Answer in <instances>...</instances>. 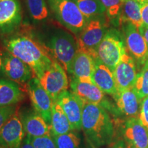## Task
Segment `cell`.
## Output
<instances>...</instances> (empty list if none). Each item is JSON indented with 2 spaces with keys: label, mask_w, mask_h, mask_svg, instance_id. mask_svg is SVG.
<instances>
[{
  "label": "cell",
  "mask_w": 148,
  "mask_h": 148,
  "mask_svg": "<svg viewBox=\"0 0 148 148\" xmlns=\"http://www.w3.org/2000/svg\"><path fill=\"white\" fill-rule=\"evenodd\" d=\"M24 131L30 137H42L51 136L50 125L34 110H27L19 113Z\"/></svg>",
  "instance_id": "obj_17"
},
{
  "label": "cell",
  "mask_w": 148,
  "mask_h": 148,
  "mask_svg": "<svg viewBox=\"0 0 148 148\" xmlns=\"http://www.w3.org/2000/svg\"><path fill=\"white\" fill-rule=\"evenodd\" d=\"M106 9L109 21L120 24V15L123 0H100Z\"/></svg>",
  "instance_id": "obj_28"
},
{
  "label": "cell",
  "mask_w": 148,
  "mask_h": 148,
  "mask_svg": "<svg viewBox=\"0 0 148 148\" xmlns=\"http://www.w3.org/2000/svg\"><path fill=\"white\" fill-rule=\"evenodd\" d=\"M109 19L106 14L88 18L86 25L77 36L78 49L97 58L96 51L108 29Z\"/></svg>",
  "instance_id": "obj_6"
},
{
  "label": "cell",
  "mask_w": 148,
  "mask_h": 148,
  "mask_svg": "<svg viewBox=\"0 0 148 148\" xmlns=\"http://www.w3.org/2000/svg\"><path fill=\"white\" fill-rule=\"evenodd\" d=\"M141 17L143 24L148 25V3L141 8Z\"/></svg>",
  "instance_id": "obj_33"
},
{
  "label": "cell",
  "mask_w": 148,
  "mask_h": 148,
  "mask_svg": "<svg viewBox=\"0 0 148 148\" xmlns=\"http://www.w3.org/2000/svg\"><path fill=\"white\" fill-rule=\"evenodd\" d=\"M16 110L15 105L0 107V130Z\"/></svg>",
  "instance_id": "obj_30"
},
{
  "label": "cell",
  "mask_w": 148,
  "mask_h": 148,
  "mask_svg": "<svg viewBox=\"0 0 148 148\" xmlns=\"http://www.w3.org/2000/svg\"><path fill=\"white\" fill-rule=\"evenodd\" d=\"M134 89L140 100L148 96V58L143 65L141 71L137 74Z\"/></svg>",
  "instance_id": "obj_27"
},
{
  "label": "cell",
  "mask_w": 148,
  "mask_h": 148,
  "mask_svg": "<svg viewBox=\"0 0 148 148\" xmlns=\"http://www.w3.org/2000/svg\"><path fill=\"white\" fill-rule=\"evenodd\" d=\"M48 5L56 19L62 26L77 36L87 18L83 15L73 0H47Z\"/></svg>",
  "instance_id": "obj_4"
},
{
  "label": "cell",
  "mask_w": 148,
  "mask_h": 148,
  "mask_svg": "<svg viewBox=\"0 0 148 148\" xmlns=\"http://www.w3.org/2000/svg\"><path fill=\"white\" fill-rule=\"evenodd\" d=\"M7 51L29 66L38 77L53 62L46 49L32 38L25 35H15L3 40Z\"/></svg>",
  "instance_id": "obj_2"
},
{
  "label": "cell",
  "mask_w": 148,
  "mask_h": 148,
  "mask_svg": "<svg viewBox=\"0 0 148 148\" xmlns=\"http://www.w3.org/2000/svg\"><path fill=\"white\" fill-rule=\"evenodd\" d=\"M138 118L148 130V96L141 100Z\"/></svg>",
  "instance_id": "obj_31"
},
{
  "label": "cell",
  "mask_w": 148,
  "mask_h": 148,
  "mask_svg": "<svg viewBox=\"0 0 148 148\" xmlns=\"http://www.w3.org/2000/svg\"><path fill=\"white\" fill-rule=\"evenodd\" d=\"M125 53L126 47L123 33L116 28H109L98 46L96 58L114 72Z\"/></svg>",
  "instance_id": "obj_5"
},
{
  "label": "cell",
  "mask_w": 148,
  "mask_h": 148,
  "mask_svg": "<svg viewBox=\"0 0 148 148\" xmlns=\"http://www.w3.org/2000/svg\"><path fill=\"white\" fill-rule=\"evenodd\" d=\"M27 91L34 110L50 125L53 101L40 85L37 77H32L26 84Z\"/></svg>",
  "instance_id": "obj_10"
},
{
  "label": "cell",
  "mask_w": 148,
  "mask_h": 148,
  "mask_svg": "<svg viewBox=\"0 0 148 148\" xmlns=\"http://www.w3.org/2000/svg\"><path fill=\"white\" fill-rule=\"evenodd\" d=\"M122 33L124 37L126 51L139 65H143L148 58V47L138 27L130 21H121Z\"/></svg>",
  "instance_id": "obj_9"
},
{
  "label": "cell",
  "mask_w": 148,
  "mask_h": 148,
  "mask_svg": "<svg viewBox=\"0 0 148 148\" xmlns=\"http://www.w3.org/2000/svg\"><path fill=\"white\" fill-rule=\"evenodd\" d=\"M23 99L19 85L10 79H0V107L15 105Z\"/></svg>",
  "instance_id": "obj_21"
},
{
  "label": "cell",
  "mask_w": 148,
  "mask_h": 148,
  "mask_svg": "<svg viewBox=\"0 0 148 148\" xmlns=\"http://www.w3.org/2000/svg\"><path fill=\"white\" fill-rule=\"evenodd\" d=\"M31 140L34 148H57L51 136L31 137Z\"/></svg>",
  "instance_id": "obj_29"
},
{
  "label": "cell",
  "mask_w": 148,
  "mask_h": 148,
  "mask_svg": "<svg viewBox=\"0 0 148 148\" xmlns=\"http://www.w3.org/2000/svg\"><path fill=\"white\" fill-rule=\"evenodd\" d=\"M115 105L121 116L126 119L138 117L140 111L141 100L133 88L118 90L117 93L112 97Z\"/></svg>",
  "instance_id": "obj_18"
},
{
  "label": "cell",
  "mask_w": 148,
  "mask_h": 148,
  "mask_svg": "<svg viewBox=\"0 0 148 148\" xmlns=\"http://www.w3.org/2000/svg\"><path fill=\"white\" fill-rule=\"evenodd\" d=\"M94 60L95 66L92 74V82L105 94L113 97L118 91L113 72L97 58Z\"/></svg>",
  "instance_id": "obj_19"
},
{
  "label": "cell",
  "mask_w": 148,
  "mask_h": 148,
  "mask_svg": "<svg viewBox=\"0 0 148 148\" xmlns=\"http://www.w3.org/2000/svg\"><path fill=\"white\" fill-rule=\"evenodd\" d=\"M57 148H81V138L78 132L71 131L61 135H52Z\"/></svg>",
  "instance_id": "obj_26"
},
{
  "label": "cell",
  "mask_w": 148,
  "mask_h": 148,
  "mask_svg": "<svg viewBox=\"0 0 148 148\" xmlns=\"http://www.w3.org/2000/svg\"><path fill=\"white\" fill-rule=\"evenodd\" d=\"M117 90L130 89L134 87L137 73L134 59L126 53L123 55L113 72Z\"/></svg>",
  "instance_id": "obj_15"
},
{
  "label": "cell",
  "mask_w": 148,
  "mask_h": 148,
  "mask_svg": "<svg viewBox=\"0 0 148 148\" xmlns=\"http://www.w3.org/2000/svg\"><path fill=\"white\" fill-rule=\"evenodd\" d=\"M25 134L17 109L0 130V143L7 148H20Z\"/></svg>",
  "instance_id": "obj_16"
},
{
  "label": "cell",
  "mask_w": 148,
  "mask_h": 148,
  "mask_svg": "<svg viewBox=\"0 0 148 148\" xmlns=\"http://www.w3.org/2000/svg\"><path fill=\"white\" fill-rule=\"evenodd\" d=\"M95 60L89 53L78 49L71 66L72 77L83 82H92Z\"/></svg>",
  "instance_id": "obj_20"
},
{
  "label": "cell",
  "mask_w": 148,
  "mask_h": 148,
  "mask_svg": "<svg viewBox=\"0 0 148 148\" xmlns=\"http://www.w3.org/2000/svg\"><path fill=\"white\" fill-rule=\"evenodd\" d=\"M82 130L85 137L97 148L108 147L116 140L113 120L108 111L99 105L84 101Z\"/></svg>",
  "instance_id": "obj_1"
},
{
  "label": "cell",
  "mask_w": 148,
  "mask_h": 148,
  "mask_svg": "<svg viewBox=\"0 0 148 148\" xmlns=\"http://www.w3.org/2000/svg\"><path fill=\"white\" fill-rule=\"evenodd\" d=\"M21 20L18 0H0V34L13 32L19 26Z\"/></svg>",
  "instance_id": "obj_14"
},
{
  "label": "cell",
  "mask_w": 148,
  "mask_h": 148,
  "mask_svg": "<svg viewBox=\"0 0 148 148\" xmlns=\"http://www.w3.org/2000/svg\"><path fill=\"white\" fill-rule=\"evenodd\" d=\"M40 44L49 54L62 65L66 72L71 73V66L78 46L73 35L62 28L53 27L40 35Z\"/></svg>",
  "instance_id": "obj_3"
},
{
  "label": "cell",
  "mask_w": 148,
  "mask_h": 148,
  "mask_svg": "<svg viewBox=\"0 0 148 148\" xmlns=\"http://www.w3.org/2000/svg\"><path fill=\"white\" fill-rule=\"evenodd\" d=\"M138 28L140 34H141L142 36H143L144 39H145L146 44H147L148 47V25L142 24V25H140V27H138Z\"/></svg>",
  "instance_id": "obj_34"
},
{
  "label": "cell",
  "mask_w": 148,
  "mask_h": 148,
  "mask_svg": "<svg viewBox=\"0 0 148 148\" xmlns=\"http://www.w3.org/2000/svg\"><path fill=\"white\" fill-rule=\"evenodd\" d=\"M57 101L67 116L73 131L82 129L84 101L71 90H66L59 96Z\"/></svg>",
  "instance_id": "obj_12"
},
{
  "label": "cell",
  "mask_w": 148,
  "mask_h": 148,
  "mask_svg": "<svg viewBox=\"0 0 148 148\" xmlns=\"http://www.w3.org/2000/svg\"><path fill=\"white\" fill-rule=\"evenodd\" d=\"M3 74L18 84H25L32 78V70L26 63L8 51L2 54Z\"/></svg>",
  "instance_id": "obj_11"
},
{
  "label": "cell",
  "mask_w": 148,
  "mask_h": 148,
  "mask_svg": "<svg viewBox=\"0 0 148 148\" xmlns=\"http://www.w3.org/2000/svg\"><path fill=\"white\" fill-rule=\"evenodd\" d=\"M148 3V0H144V3H143V5H145L146 4H147Z\"/></svg>",
  "instance_id": "obj_39"
},
{
  "label": "cell",
  "mask_w": 148,
  "mask_h": 148,
  "mask_svg": "<svg viewBox=\"0 0 148 148\" xmlns=\"http://www.w3.org/2000/svg\"><path fill=\"white\" fill-rule=\"evenodd\" d=\"M86 18L106 14V9L100 0H73Z\"/></svg>",
  "instance_id": "obj_25"
},
{
  "label": "cell",
  "mask_w": 148,
  "mask_h": 148,
  "mask_svg": "<svg viewBox=\"0 0 148 148\" xmlns=\"http://www.w3.org/2000/svg\"><path fill=\"white\" fill-rule=\"evenodd\" d=\"M142 5L137 0H123L120 15V23L121 21H130L140 27L143 24L141 17Z\"/></svg>",
  "instance_id": "obj_23"
},
{
  "label": "cell",
  "mask_w": 148,
  "mask_h": 148,
  "mask_svg": "<svg viewBox=\"0 0 148 148\" xmlns=\"http://www.w3.org/2000/svg\"><path fill=\"white\" fill-rule=\"evenodd\" d=\"M3 73V58L2 54H0V74Z\"/></svg>",
  "instance_id": "obj_37"
},
{
  "label": "cell",
  "mask_w": 148,
  "mask_h": 148,
  "mask_svg": "<svg viewBox=\"0 0 148 148\" xmlns=\"http://www.w3.org/2000/svg\"><path fill=\"white\" fill-rule=\"evenodd\" d=\"M85 148H97L95 145L92 144L90 140H88L87 138L85 137Z\"/></svg>",
  "instance_id": "obj_36"
},
{
  "label": "cell",
  "mask_w": 148,
  "mask_h": 148,
  "mask_svg": "<svg viewBox=\"0 0 148 148\" xmlns=\"http://www.w3.org/2000/svg\"><path fill=\"white\" fill-rule=\"evenodd\" d=\"M37 78L53 101H56L59 96L69 87L66 71L56 60H53L51 65Z\"/></svg>",
  "instance_id": "obj_8"
},
{
  "label": "cell",
  "mask_w": 148,
  "mask_h": 148,
  "mask_svg": "<svg viewBox=\"0 0 148 148\" xmlns=\"http://www.w3.org/2000/svg\"><path fill=\"white\" fill-rule=\"evenodd\" d=\"M50 126L52 135L56 136L73 131L67 116L57 101L53 103Z\"/></svg>",
  "instance_id": "obj_22"
},
{
  "label": "cell",
  "mask_w": 148,
  "mask_h": 148,
  "mask_svg": "<svg viewBox=\"0 0 148 148\" xmlns=\"http://www.w3.org/2000/svg\"><path fill=\"white\" fill-rule=\"evenodd\" d=\"M106 148H130L123 139H118Z\"/></svg>",
  "instance_id": "obj_32"
},
{
  "label": "cell",
  "mask_w": 148,
  "mask_h": 148,
  "mask_svg": "<svg viewBox=\"0 0 148 148\" xmlns=\"http://www.w3.org/2000/svg\"><path fill=\"white\" fill-rule=\"evenodd\" d=\"M29 14L36 24L45 22L49 16L45 0H25Z\"/></svg>",
  "instance_id": "obj_24"
},
{
  "label": "cell",
  "mask_w": 148,
  "mask_h": 148,
  "mask_svg": "<svg viewBox=\"0 0 148 148\" xmlns=\"http://www.w3.org/2000/svg\"><path fill=\"white\" fill-rule=\"evenodd\" d=\"M0 148H7L6 147H5L4 145H2L1 143H0Z\"/></svg>",
  "instance_id": "obj_40"
},
{
  "label": "cell",
  "mask_w": 148,
  "mask_h": 148,
  "mask_svg": "<svg viewBox=\"0 0 148 148\" xmlns=\"http://www.w3.org/2000/svg\"><path fill=\"white\" fill-rule=\"evenodd\" d=\"M137 1L140 3V5H141L142 6H143V3H144V0H137Z\"/></svg>",
  "instance_id": "obj_38"
},
{
  "label": "cell",
  "mask_w": 148,
  "mask_h": 148,
  "mask_svg": "<svg viewBox=\"0 0 148 148\" xmlns=\"http://www.w3.org/2000/svg\"><path fill=\"white\" fill-rule=\"evenodd\" d=\"M121 134L123 140L130 148H148V130L138 117L125 119Z\"/></svg>",
  "instance_id": "obj_13"
},
{
  "label": "cell",
  "mask_w": 148,
  "mask_h": 148,
  "mask_svg": "<svg viewBox=\"0 0 148 148\" xmlns=\"http://www.w3.org/2000/svg\"><path fill=\"white\" fill-rule=\"evenodd\" d=\"M71 90L85 102L94 103L103 107L114 117H121V114L115 103L112 102L105 93L92 82H83L71 77L70 81Z\"/></svg>",
  "instance_id": "obj_7"
},
{
  "label": "cell",
  "mask_w": 148,
  "mask_h": 148,
  "mask_svg": "<svg viewBox=\"0 0 148 148\" xmlns=\"http://www.w3.org/2000/svg\"><path fill=\"white\" fill-rule=\"evenodd\" d=\"M20 148H34L30 136H27V135H26V136H25Z\"/></svg>",
  "instance_id": "obj_35"
}]
</instances>
